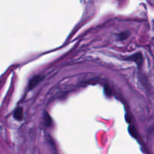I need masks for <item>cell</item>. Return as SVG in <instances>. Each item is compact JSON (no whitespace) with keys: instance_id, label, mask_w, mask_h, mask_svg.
Here are the masks:
<instances>
[{"instance_id":"cell-1","label":"cell","mask_w":154,"mask_h":154,"mask_svg":"<svg viewBox=\"0 0 154 154\" xmlns=\"http://www.w3.org/2000/svg\"><path fill=\"white\" fill-rule=\"evenodd\" d=\"M126 60H132V61L134 62H136L138 65H141V63H142V60H143V55L141 54V53H136V54H133V55L130 56V57H127Z\"/></svg>"},{"instance_id":"cell-2","label":"cell","mask_w":154,"mask_h":154,"mask_svg":"<svg viewBox=\"0 0 154 154\" xmlns=\"http://www.w3.org/2000/svg\"><path fill=\"white\" fill-rule=\"evenodd\" d=\"M42 79V76H41V75H35V76L33 77V78L29 81V88L32 89L33 87L37 85L41 82Z\"/></svg>"},{"instance_id":"cell-3","label":"cell","mask_w":154,"mask_h":154,"mask_svg":"<svg viewBox=\"0 0 154 154\" xmlns=\"http://www.w3.org/2000/svg\"><path fill=\"white\" fill-rule=\"evenodd\" d=\"M14 116L16 119L20 121L23 119V109L21 107H19L16 110V111L14 112Z\"/></svg>"},{"instance_id":"cell-4","label":"cell","mask_w":154,"mask_h":154,"mask_svg":"<svg viewBox=\"0 0 154 154\" xmlns=\"http://www.w3.org/2000/svg\"><path fill=\"white\" fill-rule=\"evenodd\" d=\"M129 35H130L129 32H128V31L123 32V33H121L119 34V39H120V40H124V39H127V38L129 37Z\"/></svg>"},{"instance_id":"cell-6","label":"cell","mask_w":154,"mask_h":154,"mask_svg":"<svg viewBox=\"0 0 154 154\" xmlns=\"http://www.w3.org/2000/svg\"><path fill=\"white\" fill-rule=\"evenodd\" d=\"M129 132H130V134H132V136H134V137H137L136 130L135 129L134 127H130V128H129Z\"/></svg>"},{"instance_id":"cell-5","label":"cell","mask_w":154,"mask_h":154,"mask_svg":"<svg viewBox=\"0 0 154 154\" xmlns=\"http://www.w3.org/2000/svg\"><path fill=\"white\" fill-rule=\"evenodd\" d=\"M105 94H106L107 96H108V97L111 96V94H112V91H111V88H110L108 85L105 86Z\"/></svg>"}]
</instances>
